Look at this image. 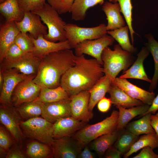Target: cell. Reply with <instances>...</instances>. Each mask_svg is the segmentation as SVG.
I'll return each mask as SVG.
<instances>
[{
    "instance_id": "obj_14",
    "label": "cell",
    "mask_w": 158,
    "mask_h": 158,
    "mask_svg": "<svg viewBox=\"0 0 158 158\" xmlns=\"http://www.w3.org/2000/svg\"><path fill=\"white\" fill-rule=\"evenodd\" d=\"M41 21L37 14L27 12H24L21 20L15 22L20 32L26 34L29 32L31 37L36 39L40 36H44L47 34V27Z\"/></svg>"
},
{
    "instance_id": "obj_27",
    "label": "cell",
    "mask_w": 158,
    "mask_h": 158,
    "mask_svg": "<svg viewBox=\"0 0 158 158\" xmlns=\"http://www.w3.org/2000/svg\"><path fill=\"white\" fill-rule=\"evenodd\" d=\"M41 86L40 95L35 101L44 103H49L66 99L70 96L61 86L54 88Z\"/></svg>"
},
{
    "instance_id": "obj_51",
    "label": "cell",
    "mask_w": 158,
    "mask_h": 158,
    "mask_svg": "<svg viewBox=\"0 0 158 158\" xmlns=\"http://www.w3.org/2000/svg\"><path fill=\"white\" fill-rule=\"evenodd\" d=\"M4 82V78L3 75L1 72L0 71V90H1Z\"/></svg>"
},
{
    "instance_id": "obj_21",
    "label": "cell",
    "mask_w": 158,
    "mask_h": 158,
    "mask_svg": "<svg viewBox=\"0 0 158 158\" xmlns=\"http://www.w3.org/2000/svg\"><path fill=\"white\" fill-rule=\"evenodd\" d=\"M149 52L147 47H142L138 54L137 59L133 65L119 77L141 80L150 83L151 80L148 77L143 65L144 61L148 55Z\"/></svg>"
},
{
    "instance_id": "obj_20",
    "label": "cell",
    "mask_w": 158,
    "mask_h": 158,
    "mask_svg": "<svg viewBox=\"0 0 158 158\" xmlns=\"http://www.w3.org/2000/svg\"><path fill=\"white\" fill-rule=\"evenodd\" d=\"M68 137L54 139L51 145L53 156L56 158H76L78 157L80 147H76Z\"/></svg>"
},
{
    "instance_id": "obj_15",
    "label": "cell",
    "mask_w": 158,
    "mask_h": 158,
    "mask_svg": "<svg viewBox=\"0 0 158 158\" xmlns=\"http://www.w3.org/2000/svg\"><path fill=\"white\" fill-rule=\"evenodd\" d=\"M70 97L56 102L43 103L42 116L53 124L60 119L71 116Z\"/></svg>"
},
{
    "instance_id": "obj_22",
    "label": "cell",
    "mask_w": 158,
    "mask_h": 158,
    "mask_svg": "<svg viewBox=\"0 0 158 158\" xmlns=\"http://www.w3.org/2000/svg\"><path fill=\"white\" fill-rule=\"evenodd\" d=\"M102 10L107 17L108 23L106 28L107 31L125 26V22L120 14L121 8L118 3L106 1L103 4Z\"/></svg>"
},
{
    "instance_id": "obj_5",
    "label": "cell",
    "mask_w": 158,
    "mask_h": 158,
    "mask_svg": "<svg viewBox=\"0 0 158 158\" xmlns=\"http://www.w3.org/2000/svg\"><path fill=\"white\" fill-rule=\"evenodd\" d=\"M32 12L39 16L47 27V34L44 36L45 39L54 42L67 40L65 30L66 23L48 3L41 9Z\"/></svg>"
},
{
    "instance_id": "obj_28",
    "label": "cell",
    "mask_w": 158,
    "mask_h": 158,
    "mask_svg": "<svg viewBox=\"0 0 158 158\" xmlns=\"http://www.w3.org/2000/svg\"><path fill=\"white\" fill-rule=\"evenodd\" d=\"M0 12L6 22H19L23 18L24 13L20 9L17 0H6L0 4Z\"/></svg>"
},
{
    "instance_id": "obj_39",
    "label": "cell",
    "mask_w": 158,
    "mask_h": 158,
    "mask_svg": "<svg viewBox=\"0 0 158 158\" xmlns=\"http://www.w3.org/2000/svg\"><path fill=\"white\" fill-rule=\"evenodd\" d=\"M21 10L24 13L39 10L44 6L46 0H17Z\"/></svg>"
},
{
    "instance_id": "obj_48",
    "label": "cell",
    "mask_w": 158,
    "mask_h": 158,
    "mask_svg": "<svg viewBox=\"0 0 158 158\" xmlns=\"http://www.w3.org/2000/svg\"><path fill=\"white\" fill-rule=\"evenodd\" d=\"M150 123L157 135L158 137V113L151 116Z\"/></svg>"
},
{
    "instance_id": "obj_6",
    "label": "cell",
    "mask_w": 158,
    "mask_h": 158,
    "mask_svg": "<svg viewBox=\"0 0 158 158\" xmlns=\"http://www.w3.org/2000/svg\"><path fill=\"white\" fill-rule=\"evenodd\" d=\"M53 124L44 118L38 117L21 121L20 127L25 137L51 145L54 139L52 135Z\"/></svg>"
},
{
    "instance_id": "obj_18",
    "label": "cell",
    "mask_w": 158,
    "mask_h": 158,
    "mask_svg": "<svg viewBox=\"0 0 158 158\" xmlns=\"http://www.w3.org/2000/svg\"><path fill=\"white\" fill-rule=\"evenodd\" d=\"M31 37L34 46L32 53L34 55L41 58L52 52L71 49L67 40L57 42L49 41L43 36H40L36 39Z\"/></svg>"
},
{
    "instance_id": "obj_41",
    "label": "cell",
    "mask_w": 158,
    "mask_h": 158,
    "mask_svg": "<svg viewBox=\"0 0 158 158\" xmlns=\"http://www.w3.org/2000/svg\"><path fill=\"white\" fill-rule=\"evenodd\" d=\"M26 54L14 42L8 48L4 59L7 61L16 60Z\"/></svg>"
},
{
    "instance_id": "obj_40",
    "label": "cell",
    "mask_w": 158,
    "mask_h": 158,
    "mask_svg": "<svg viewBox=\"0 0 158 158\" xmlns=\"http://www.w3.org/2000/svg\"><path fill=\"white\" fill-rule=\"evenodd\" d=\"M75 0H46L59 14L71 12Z\"/></svg>"
},
{
    "instance_id": "obj_19",
    "label": "cell",
    "mask_w": 158,
    "mask_h": 158,
    "mask_svg": "<svg viewBox=\"0 0 158 158\" xmlns=\"http://www.w3.org/2000/svg\"><path fill=\"white\" fill-rule=\"evenodd\" d=\"M20 32L15 21L6 22L0 27V61L4 59L6 52Z\"/></svg>"
},
{
    "instance_id": "obj_26",
    "label": "cell",
    "mask_w": 158,
    "mask_h": 158,
    "mask_svg": "<svg viewBox=\"0 0 158 158\" xmlns=\"http://www.w3.org/2000/svg\"><path fill=\"white\" fill-rule=\"evenodd\" d=\"M120 132V131L116 129L112 132L96 138L91 144V149L99 156L104 155L116 142Z\"/></svg>"
},
{
    "instance_id": "obj_50",
    "label": "cell",
    "mask_w": 158,
    "mask_h": 158,
    "mask_svg": "<svg viewBox=\"0 0 158 158\" xmlns=\"http://www.w3.org/2000/svg\"><path fill=\"white\" fill-rule=\"evenodd\" d=\"M6 150L3 148L0 147V158L4 157V156L6 157Z\"/></svg>"
},
{
    "instance_id": "obj_10",
    "label": "cell",
    "mask_w": 158,
    "mask_h": 158,
    "mask_svg": "<svg viewBox=\"0 0 158 158\" xmlns=\"http://www.w3.org/2000/svg\"><path fill=\"white\" fill-rule=\"evenodd\" d=\"M35 76H32L22 81L15 87L11 97V103L15 107L24 102L34 101L39 96L41 86L33 81V79Z\"/></svg>"
},
{
    "instance_id": "obj_7",
    "label": "cell",
    "mask_w": 158,
    "mask_h": 158,
    "mask_svg": "<svg viewBox=\"0 0 158 158\" xmlns=\"http://www.w3.org/2000/svg\"><path fill=\"white\" fill-rule=\"evenodd\" d=\"M65 30L67 40L71 48L74 49L83 41L97 39L107 34L106 25L104 23L94 27L85 28L73 23H66Z\"/></svg>"
},
{
    "instance_id": "obj_36",
    "label": "cell",
    "mask_w": 158,
    "mask_h": 158,
    "mask_svg": "<svg viewBox=\"0 0 158 158\" xmlns=\"http://www.w3.org/2000/svg\"><path fill=\"white\" fill-rule=\"evenodd\" d=\"M139 136L135 135L127 130L124 129L120 130V133L116 141L115 147L122 154L128 152Z\"/></svg>"
},
{
    "instance_id": "obj_16",
    "label": "cell",
    "mask_w": 158,
    "mask_h": 158,
    "mask_svg": "<svg viewBox=\"0 0 158 158\" xmlns=\"http://www.w3.org/2000/svg\"><path fill=\"white\" fill-rule=\"evenodd\" d=\"M113 83L130 97L141 101L144 104L151 105L155 97L154 92L144 90L132 84L126 78L116 77Z\"/></svg>"
},
{
    "instance_id": "obj_35",
    "label": "cell",
    "mask_w": 158,
    "mask_h": 158,
    "mask_svg": "<svg viewBox=\"0 0 158 158\" xmlns=\"http://www.w3.org/2000/svg\"><path fill=\"white\" fill-rule=\"evenodd\" d=\"M145 37L147 40L146 47L152 54L154 61V72L149 88L150 92H153L158 81V42L151 34H147Z\"/></svg>"
},
{
    "instance_id": "obj_29",
    "label": "cell",
    "mask_w": 158,
    "mask_h": 158,
    "mask_svg": "<svg viewBox=\"0 0 158 158\" xmlns=\"http://www.w3.org/2000/svg\"><path fill=\"white\" fill-rule=\"evenodd\" d=\"M104 3V0H75L70 12L71 19L76 21L83 20L89 8Z\"/></svg>"
},
{
    "instance_id": "obj_1",
    "label": "cell",
    "mask_w": 158,
    "mask_h": 158,
    "mask_svg": "<svg viewBox=\"0 0 158 158\" xmlns=\"http://www.w3.org/2000/svg\"><path fill=\"white\" fill-rule=\"evenodd\" d=\"M102 65L84 54L76 56L74 65L62 76L60 86L71 96L91 89L103 76Z\"/></svg>"
},
{
    "instance_id": "obj_38",
    "label": "cell",
    "mask_w": 158,
    "mask_h": 158,
    "mask_svg": "<svg viewBox=\"0 0 158 158\" xmlns=\"http://www.w3.org/2000/svg\"><path fill=\"white\" fill-rule=\"evenodd\" d=\"M14 42L25 53H32L33 50L34 46L32 37L27 34L20 32Z\"/></svg>"
},
{
    "instance_id": "obj_34",
    "label": "cell",
    "mask_w": 158,
    "mask_h": 158,
    "mask_svg": "<svg viewBox=\"0 0 158 158\" xmlns=\"http://www.w3.org/2000/svg\"><path fill=\"white\" fill-rule=\"evenodd\" d=\"M129 32V28L126 25L115 30L108 31L107 33L118 43L123 50L131 53L135 51L136 49L130 43Z\"/></svg>"
},
{
    "instance_id": "obj_25",
    "label": "cell",
    "mask_w": 158,
    "mask_h": 158,
    "mask_svg": "<svg viewBox=\"0 0 158 158\" xmlns=\"http://www.w3.org/2000/svg\"><path fill=\"white\" fill-rule=\"evenodd\" d=\"M113 82L107 76H103L98 82L88 90L90 93L89 109L92 112L93 110L100 100L108 92Z\"/></svg>"
},
{
    "instance_id": "obj_23",
    "label": "cell",
    "mask_w": 158,
    "mask_h": 158,
    "mask_svg": "<svg viewBox=\"0 0 158 158\" xmlns=\"http://www.w3.org/2000/svg\"><path fill=\"white\" fill-rule=\"evenodd\" d=\"M108 92L110 95L109 98L112 104L116 106H120L126 108H131L144 104L141 101L130 97L113 83Z\"/></svg>"
},
{
    "instance_id": "obj_42",
    "label": "cell",
    "mask_w": 158,
    "mask_h": 158,
    "mask_svg": "<svg viewBox=\"0 0 158 158\" xmlns=\"http://www.w3.org/2000/svg\"><path fill=\"white\" fill-rule=\"evenodd\" d=\"M7 130L0 126V147L6 151L8 150L13 144L12 139Z\"/></svg>"
},
{
    "instance_id": "obj_37",
    "label": "cell",
    "mask_w": 158,
    "mask_h": 158,
    "mask_svg": "<svg viewBox=\"0 0 158 158\" xmlns=\"http://www.w3.org/2000/svg\"><path fill=\"white\" fill-rule=\"evenodd\" d=\"M109 1L113 3L118 2L121 8V12L123 14L128 26L131 37L132 44L134 42L133 35L135 32L132 26V10L133 7L131 0H109Z\"/></svg>"
},
{
    "instance_id": "obj_47",
    "label": "cell",
    "mask_w": 158,
    "mask_h": 158,
    "mask_svg": "<svg viewBox=\"0 0 158 158\" xmlns=\"http://www.w3.org/2000/svg\"><path fill=\"white\" fill-rule=\"evenodd\" d=\"M78 157L80 158H94V154L90 151L88 147L86 145L83 150L80 152Z\"/></svg>"
},
{
    "instance_id": "obj_8",
    "label": "cell",
    "mask_w": 158,
    "mask_h": 158,
    "mask_svg": "<svg viewBox=\"0 0 158 158\" xmlns=\"http://www.w3.org/2000/svg\"><path fill=\"white\" fill-rule=\"evenodd\" d=\"M0 121L15 140L21 144L24 135L20 127L21 117L12 104H1Z\"/></svg>"
},
{
    "instance_id": "obj_24",
    "label": "cell",
    "mask_w": 158,
    "mask_h": 158,
    "mask_svg": "<svg viewBox=\"0 0 158 158\" xmlns=\"http://www.w3.org/2000/svg\"><path fill=\"white\" fill-rule=\"evenodd\" d=\"M150 105L145 104L128 109L121 106H116L118 109V117L116 129L121 130L126 127L129 122L138 116H142L148 110Z\"/></svg>"
},
{
    "instance_id": "obj_52",
    "label": "cell",
    "mask_w": 158,
    "mask_h": 158,
    "mask_svg": "<svg viewBox=\"0 0 158 158\" xmlns=\"http://www.w3.org/2000/svg\"><path fill=\"white\" fill-rule=\"evenodd\" d=\"M6 0H0V4L2 3L4 1H5Z\"/></svg>"
},
{
    "instance_id": "obj_9",
    "label": "cell",
    "mask_w": 158,
    "mask_h": 158,
    "mask_svg": "<svg viewBox=\"0 0 158 158\" xmlns=\"http://www.w3.org/2000/svg\"><path fill=\"white\" fill-rule=\"evenodd\" d=\"M114 39L110 35L106 34L95 40H87L78 44L75 48V54L76 56L87 54L96 59L103 65L101 55L104 49L111 45Z\"/></svg>"
},
{
    "instance_id": "obj_33",
    "label": "cell",
    "mask_w": 158,
    "mask_h": 158,
    "mask_svg": "<svg viewBox=\"0 0 158 158\" xmlns=\"http://www.w3.org/2000/svg\"><path fill=\"white\" fill-rule=\"evenodd\" d=\"M26 153L32 158H47L53 156V152L51 145L33 141L28 144Z\"/></svg>"
},
{
    "instance_id": "obj_31",
    "label": "cell",
    "mask_w": 158,
    "mask_h": 158,
    "mask_svg": "<svg viewBox=\"0 0 158 158\" xmlns=\"http://www.w3.org/2000/svg\"><path fill=\"white\" fill-rule=\"evenodd\" d=\"M146 147L154 149L158 147V137L155 133H149L141 136L133 144L129 151L124 154L127 158L133 154Z\"/></svg>"
},
{
    "instance_id": "obj_30",
    "label": "cell",
    "mask_w": 158,
    "mask_h": 158,
    "mask_svg": "<svg viewBox=\"0 0 158 158\" xmlns=\"http://www.w3.org/2000/svg\"><path fill=\"white\" fill-rule=\"evenodd\" d=\"M152 114L150 113H147L140 119L128 123L125 127L126 129L137 136L155 133L150 123Z\"/></svg>"
},
{
    "instance_id": "obj_46",
    "label": "cell",
    "mask_w": 158,
    "mask_h": 158,
    "mask_svg": "<svg viewBox=\"0 0 158 158\" xmlns=\"http://www.w3.org/2000/svg\"><path fill=\"white\" fill-rule=\"evenodd\" d=\"M25 157L21 151L16 147L12 148L7 153L6 157V158H25Z\"/></svg>"
},
{
    "instance_id": "obj_4",
    "label": "cell",
    "mask_w": 158,
    "mask_h": 158,
    "mask_svg": "<svg viewBox=\"0 0 158 158\" xmlns=\"http://www.w3.org/2000/svg\"><path fill=\"white\" fill-rule=\"evenodd\" d=\"M118 111L114 110L110 116L96 123L84 127L74 135L78 145L85 147L98 137L110 133L116 129Z\"/></svg>"
},
{
    "instance_id": "obj_44",
    "label": "cell",
    "mask_w": 158,
    "mask_h": 158,
    "mask_svg": "<svg viewBox=\"0 0 158 158\" xmlns=\"http://www.w3.org/2000/svg\"><path fill=\"white\" fill-rule=\"evenodd\" d=\"M111 104L110 98H108L104 97L98 103V109L101 112H106L110 109Z\"/></svg>"
},
{
    "instance_id": "obj_12",
    "label": "cell",
    "mask_w": 158,
    "mask_h": 158,
    "mask_svg": "<svg viewBox=\"0 0 158 158\" xmlns=\"http://www.w3.org/2000/svg\"><path fill=\"white\" fill-rule=\"evenodd\" d=\"M90 93L83 91L70 97L71 116L75 119L86 123L92 119L93 114L89 109Z\"/></svg>"
},
{
    "instance_id": "obj_2",
    "label": "cell",
    "mask_w": 158,
    "mask_h": 158,
    "mask_svg": "<svg viewBox=\"0 0 158 158\" xmlns=\"http://www.w3.org/2000/svg\"><path fill=\"white\" fill-rule=\"evenodd\" d=\"M76 56L70 49L60 50L41 58L33 81L40 86L54 88L60 86L61 78L75 63Z\"/></svg>"
},
{
    "instance_id": "obj_45",
    "label": "cell",
    "mask_w": 158,
    "mask_h": 158,
    "mask_svg": "<svg viewBox=\"0 0 158 158\" xmlns=\"http://www.w3.org/2000/svg\"><path fill=\"white\" fill-rule=\"evenodd\" d=\"M122 153L115 147H111L105 153L104 155L106 158H120Z\"/></svg>"
},
{
    "instance_id": "obj_32",
    "label": "cell",
    "mask_w": 158,
    "mask_h": 158,
    "mask_svg": "<svg viewBox=\"0 0 158 158\" xmlns=\"http://www.w3.org/2000/svg\"><path fill=\"white\" fill-rule=\"evenodd\" d=\"M43 103L35 100L26 102L17 107L16 110L21 118L26 120L42 115Z\"/></svg>"
},
{
    "instance_id": "obj_11",
    "label": "cell",
    "mask_w": 158,
    "mask_h": 158,
    "mask_svg": "<svg viewBox=\"0 0 158 158\" xmlns=\"http://www.w3.org/2000/svg\"><path fill=\"white\" fill-rule=\"evenodd\" d=\"M41 61V58L32 52L28 53L16 60L4 59L1 63L0 70L14 68L26 75H36Z\"/></svg>"
},
{
    "instance_id": "obj_43",
    "label": "cell",
    "mask_w": 158,
    "mask_h": 158,
    "mask_svg": "<svg viewBox=\"0 0 158 158\" xmlns=\"http://www.w3.org/2000/svg\"><path fill=\"white\" fill-rule=\"evenodd\" d=\"M133 158H158V154H155L153 149L149 147L142 149L140 152Z\"/></svg>"
},
{
    "instance_id": "obj_13",
    "label": "cell",
    "mask_w": 158,
    "mask_h": 158,
    "mask_svg": "<svg viewBox=\"0 0 158 158\" xmlns=\"http://www.w3.org/2000/svg\"><path fill=\"white\" fill-rule=\"evenodd\" d=\"M4 78L3 84L1 90V104H12V93L18 84L22 81L34 75H27L13 69L0 70Z\"/></svg>"
},
{
    "instance_id": "obj_17",
    "label": "cell",
    "mask_w": 158,
    "mask_h": 158,
    "mask_svg": "<svg viewBox=\"0 0 158 158\" xmlns=\"http://www.w3.org/2000/svg\"><path fill=\"white\" fill-rule=\"evenodd\" d=\"M86 123L71 116L60 119L53 123L52 137L54 139L68 137L83 127Z\"/></svg>"
},
{
    "instance_id": "obj_49",
    "label": "cell",
    "mask_w": 158,
    "mask_h": 158,
    "mask_svg": "<svg viewBox=\"0 0 158 158\" xmlns=\"http://www.w3.org/2000/svg\"><path fill=\"white\" fill-rule=\"evenodd\" d=\"M157 110H158V94L157 96L155 97L148 111L143 115L150 113L152 114H155Z\"/></svg>"
},
{
    "instance_id": "obj_3",
    "label": "cell",
    "mask_w": 158,
    "mask_h": 158,
    "mask_svg": "<svg viewBox=\"0 0 158 158\" xmlns=\"http://www.w3.org/2000/svg\"><path fill=\"white\" fill-rule=\"evenodd\" d=\"M130 54L123 50L118 44L115 45L113 50L107 47L103 50L101 58L103 72L113 82L118 73L126 70L131 64Z\"/></svg>"
}]
</instances>
